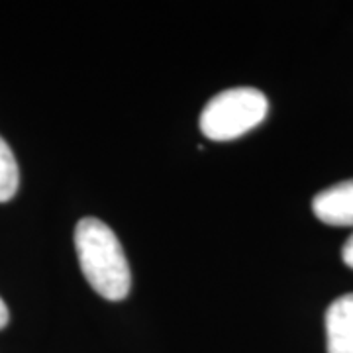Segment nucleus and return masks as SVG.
Returning a JSON list of instances; mask_svg holds the SVG:
<instances>
[{"label":"nucleus","mask_w":353,"mask_h":353,"mask_svg":"<svg viewBox=\"0 0 353 353\" xmlns=\"http://www.w3.org/2000/svg\"><path fill=\"white\" fill-rule=\"evenodd\" d=\"M269 101L253 87L222 90L210 99L201 114V130L214 141H230L259 126L267 116Z\"/></svg>","instance_id":"nucleus-2"},{"label":"nucleus","mask_w":353,"mask_h":353,"mask_svg":"<svg viewBox=\"0 0 353 353\" xmlns=\"http://www.w3.org/2000/svg\"><path fill=\"white\" fill-rule=\"evenodd\" d=\"M328 353H353V292L330 304L326 312Z\"/></svg>","instance_id":"nucleus-4"},{"label":"nucleus","mask_w":353,"mask_h":353,"mask_svg":"<svg viewBox=\"0 0 353 353\" xmlns=\"http://www.w3.org/2000/svg\"><path fill=\"white\" fill-rule=\"evenodd\" d=\"M20 185V171L10 145L0 138V202L12 199Z\"/></svg>","instance_id":"nucleus-5"},{"label":"nucleus","mask_w":353,"mask_h":353,"mask_svg":"<svg viewBox=\"0 0 353 353\" xmlns=\"http://www.w3.org/2000/svg\"><path fill=\"white\" fill-rule=\"evenodd\" d=\"M8 320H10V312H8V306H6V303H4V301L0 299V330L6 328Z\"/></svg>","instance_id":"nucleus-7"},{"label":"nucleus","mask_w":353,"mask_h":353,"mask_svg":"<svg viewBox=\"0 0 353 353\" xmlns=\"http://www.w3.org/2000/svg\"><path fill=\"white\" fill-rule=\"evenodd\" d=\"M79 265L88 285L106 301L126 299L132 287V271L122 243L99 218H83L75 228Z\"/></svg>","instance_id":"nucleus-1"},{"label":"nucleus","mask_w":353,"mask_h":353,"mask_svg":"<svg viewBox=\"0 0 353 353\" xmlns=\"http://www.w3.org/2000/svg\"><path fill=\"white\" fill-rule=\"evenodd\" d=\"M341 259H343V263L347 265V267H352L353 269V234L347 238V241L343 243V250H341Z\"/></svg>","instance_id":"nucleus-6"},{"label":"nucleus","mask_w":353,"mask_h":353,"mask_svg":"<svg viewBox=\"0 0 353 353\" xmlns=\"http://www.w3.org/2000/svg\"><path fill=\"white\" fill-rule=\"evenodd\" d=\"M312 210L316 218L328 226H353V179L318 192Z\"/></svg>","instance_id":"nucleus-3"}]
</instances>
